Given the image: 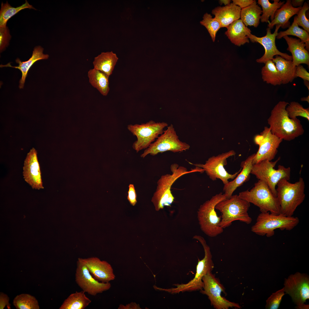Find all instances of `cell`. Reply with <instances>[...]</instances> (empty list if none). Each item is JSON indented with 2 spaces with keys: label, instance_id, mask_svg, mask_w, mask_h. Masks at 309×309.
I'll return each mask as SVG.
<instances>
[{
  "label": "cell",
  "instance_id": "6da1fadb",
  "mask_svg": "<svg viewBox=\"0 0 309 309\" xmlns=\"http://www.w3.org/2000/svg\"><path fill=\"white\" fill-rule=\"evenodd\" d=\"M288 103L280 101L271 110L268 122L272 133L278 138L290 141L302 135L304 130L300 120L290 118L286 110Z\"/></svg>",
  "mask_w": 309,
  "mask_h": 309
},
{
  "label": "cell",
  "instance_id": "7a4b0ae2",
  "mask_svg": "<svg viewBox=\"0 0 309 309\" xmlns=\"http://www.w3.org/2000/svg\"><path fill=\"white\" fill-rule=\"evenodd\" d=\"M170 169L171 174L162 175L158 180L156 189L152 198L151 201L157 211L163 209L165 206H171L175 199L171 191V188L178 179L188 173L203 172L201 168L197 167L188 171L185 167L180 166L176 163L171 165Z\"/></svg>",
  "mask_w": 309,
  "mask_h": 309
},
{
  "label": "cell",
  "instance_id": "3957f363",
  "mask_svg": "<svg viewBox=\"0 0 309 309\" xmlns=\"http://www.w3.org/2000/svg\"><path fill=\"white\" fill-rule=\"evenodd\" d=\"M276 188V196L280 208L281 213L292 216L297 207L304 201L305 183L300 177L294 183L283 179L278 182Z\"/></svg>",
  "mask_w": 309,
  "mask_h": 309
},
{
  "label": "cell",
  "instance_id": "277c9868",
  "mask_svg": "<svg viewBox=\"0 0 309 309\" xmlns=\"http://www.w3.org/2000/svg\"><path fill=\"white\" fill-rule=\"evenodd\" d=\"M250 206L249 203L237 195L220 201L215 207L221 213L219 226L224 229L237 220L247 224L251 223L252 219L248 213Z\"/></svg>",
  "mask_w": 309,
  "mask_h": 309
},
{
  "label": "cell",
  "instance_id": "5b68a950",
  "mask_svg": "<svg viewBox=\"0 0 309 309\" xmlns=\"http://www.w3.org/2000/svg\"><path fill=\"white\" fill-rule=\"evenodd\" d=\"M299 221L297 217L287 216L281 213L277 215L269 212H261L251 230L258 235L270 237L274 235L275 229L290 231L296 227Z\"/></svg>",
  "mask_w": 309,
  "mask_h": 309
},
{
  "label": "cell",
  "instance_id": "8992f818",
  "mask_svg": "<svg viewBox=\"0 0 309 309\" xmlns=\"http://www.w3.org/2000/svg\"><path fill=\"white\" fill-rule=\"evenodd\" d=\"M193 238L200 242L205 252L204 258L201 260H199L195 277L188 283L175 285L176 288L167 289L161 288V291L175 294L180 292L201 290L203 289L204 284L202 278L208 273L211 272L214 268V264L210 247L204 238L199 235H195Z\"/></svg>",
  "mask_w": 309,
  "mask_h": 309
},
{
  "label": "cell",
  "instance_id": "52a82bcc",
  "mask_svg": "<svg viewBox=\"0 0 309 309\" xmlns=\"http://www.w3.org/2000/svg\"><path fill=\"white\" fill-rule=\"evenodd\" d=\"M238 196L258 207L261 212H269L277 215L281 213L276 197L268 185L262 181L259 180L250 191L241 192Z\"/></svg>",
  "mask_w": 309,
  "mask_h": 309
},
{
  "label": "cell",
  "instance_id": "ba28073f",
  "mask_svg": "<svg viewBox=\"0 0 309 309\" xmlns=\"http://www.w3.org/2000/svg\"><path fill=\"white\" fill-rule=\"evenodd\" d=\"M226 199L225 194L220 193L205 201L198 209L197 217L200 228L208 236L215 237L223 232V229L219 225L221 216L217 215L215 207L219 202Z\"/></svg>",
  "mask_w": 309,
  "mask_h": 309
},
{
  "label": "cell",
  "instance_id": "9c48e42d",
  "mask_svg": "<svg viewBox=\"0 0 309 309\" xmlns=\"http://www.w3.org/2000/svg\"><path fill=\"white\" fill-rule=\"evenodd\" d=\"M280 159L279 157L274 161L265 160L253 164L251 173L259 180L265 183L276 196V186L278 182L283 179L289 181L290 177V167L280 165L277 169L274 168Z\"/></svg>",
  "mask_w": 309,
  "mask_h": 309
},
{
  "label": "cell",
  "instance_id": "30bf717a",
  "mask_svg": "<svg viewBox=\"0 0 309 309\" xmlns=\"http://www.w3.org/2000/svg\"><path fill=\"white\" fill-rule=\"evenodd\" d=\"M190 147L189 144L179 139L173 126L171 124L155 142L144 150L140 157L144 158L148 154L154 156L168 151L182 152L189 149Z\"/></svg>",
  "mask_w": 309,
  "mask_h": 309
},
{
  "label": "cell",
  "instance_id": "8fae6325",
  "mask_svg": "<svg viewBox=\"0 0 309 309\" xmlns=\"http://www.w3.org/2000/svg\"><path fill=\"white\" fill-rule=\"evenodd\" d=\"M165 122H156L153 120L139 124H129L127 128L137 138L132 145V148L138 152L146 149L157 139L168 126Z\"/></svg>",
  "mask_w": 309,
  "mask_h": 309
},
{
  "label": "cell",
  "instance_id": "7c38bea8",
  "mask_svg": "<svg viewBox=\"0 0 309 309\" xmlns=\"http://www.w3.org/2000/svg\"><path fill=\"white\" fill-rule=\"evenodd\" d=\"M235 154L234 151L231 150L209 158L204 164H193L196 167L201 168L212 180L214 181L219 179L225 185L229 182V179H234L241 170V167L238 171L231 174L229 173L224 167V166L227 164V159Z\"/></svg>",
  "mask_w": 309,
  "mask_h": 309
},
{
  "label": "cell",
  "instance_id": "4fadbf2b",
  "mask_svg": "<svg viewBox=\"0 0 309 309\" xmlns=\"http://www.w3.org/2000/svg\"><path fill=\"white\" fill-rule=\"evenodd\" d=\"M203 287L201 292L208 297L211 305L216 309H228L229 308H240L239 304L227 300L221 295L225 293V289L218 278L211 272L208 273L202 278Z\"/></svg>",
  "mask_w": 309,
  "mask_h": 309
},
{
  "label": "cell",
  "instance_id": "5bb4252c",
  "mask_svg": "<svg viewBox=\"0 0 309 309\" xmlns=\"http://www.w3.org/2000/svg\"><path fill=\"white\" fill-rule=\"evenodd\" d=\"M284 292L292 298L298 308L306 309L308 305L304 304L309 299V278L304 274L297 272L285 278Z\"/></svg>",
  "mask_w": 309,
  "mask_h": 309
},
{
  "label": "cell",
  "instance_id": "9a60e30c",
  "mask_svg": "<svg viewBox=\"0 0 309 309\" xmlns=\"http://www.w3.org/2000/svg\"><path fill=\"white\" fill-rule=\"evenodd\" d=\"M282 140L272 134L269 127L265 126L260 134L254 137L255 143L259 148L253 157V164L265 160L271 161L274 159Z\"/></svg>",
  "mask_w": 309,
  "mask_h": 309
},
{
  "label": "cell",
  "instance_id": "2e32d148",
  "mask_svg": "<svg viewBox=\"0 0 309 309\" xmlns=\"http://www.w3.org/2000/svg\"><path fill=\"white\" fill-rule=\"evenodd\" d=\"M75 279L82 290L93 296L108 290L111 286L109 282L103 283L95 279L81 258H79L76 262Z\"/></svg>",
  "mask_w": 309,
  "mask_h": 309
},
{
  "label": "cell",
  "instance_id": "e0dca14e",
  "mask_svg": "<svg viewBox=\"0 0 309 309\" xmlns=\"http://www.w3.org/2000/svg\"><path fill=\"white\" fill-rule=\"evenodd\" d=\"M280 27V25H276V28L273 33H272L271 29L268 27L266 29V35L262 37H258L252 34L248 36V38L252 42L258 43L264 48V54L261 58L256 60L257 62L265 64L269 60H272L274 56L276 55L280 56L286 60H292L291 56L281 52L276 46L275 40L278 30Z\"/></svg>",
  "mask_w": 309,
  "mask_h": 309
},
{
  "label": "cell",
  "instance_id": "ac0fdd59",
  "mask_svg": "<svg viewBox=\"0 0 309 309\" xmlns=\"http://www.w3.org/2000/svg\"><path fill=\"white\" fill-rule=\"evenodd\" d=\"M37 154L34 148L27 153L24 161L23 174L25 181L32 189L39 190L44 187Z\"/></svg>",
  "mask_w": 309,
  "mask_h": 309
},
{
  "label": "cell",
  "instance_id": "d6986e66",
  "mask_svg": "<svg viewBox=\"0 0 309 309\" xmlns=\"http://www.w3.org/2000/svg\"><path fill=\"white\" fill-rule=\"evenodd\" d=\"M81 259L90 273L97 280L107 283L115 279V276L112 268L107 262L101 261L97 257Z\"/></svg>",
  "mask_w": 309,
  "mask_h": 309
},
{
  "label": "cell",
  "instance_id": "ffe728a7",
  "mask_svg": "<svg viewBox=\"0 0 309 309\" xmlns=\"http://www.w3.org/2000/svg\"><path fill=\"white\" fill-rule=\"evenodd\" d=\"M255 153L249 156L242 162L241 166L242 169L234 180L224 185L223 191L227 197L230 198L237 188L248 181L250 177L253 167V160Z\"/></svg>",
  "mask_w": 309,
  "mask_h": 309
},
{
  "label": "cell",
  "instance_id": "44dd1931",
  "mask_svg": "<svg viewBox=\"0 0 309 309\" xmlns=\"http://www.w3.org/2000/svg\"><path fill=\"white\" fill-rule=\"evenodd\" d=\"M288 47L287 50L292 54L293 65L297 66L301 64L309 66V53L305 48V43L300 39H297L286 35L283 37Z\"/></svg>",
  "mask_w": 309,
  "mask_h": 309
},
{
  "label": "cell",
  "instance_id": "7402d4cb",
  "mask_svg": "<svg viewBox=\"0 0 309 309\" xmlns=\"http://www.w3.org/2000/svg\"><path fill=\"white\" fill-rule=\"evenodd\" d=\"M43 49L40 46L35 47L31 57L27 61L21 62L19 58H17L15 61L18 64L17 66H12L10 63L5 65H1V68L11 67L19 69L21 72L22 77L19 81V88L20 89L23 88L25 80L27 75L28 72L32 66L37 61L48 59L49 56L43 53Z\"/></svg>",
  "mask_w": 309,
  "mask_h": 309
},
{
  "label": "cell",
  "instance_id": "603a6c76",
  "mask_svg": "<svg viewBox=\"0 0 309 309\" xmlns=\"http://www.w3.org/2000/svg\"><path fill=\"white\" fill-rule=\"evenodd\" d=\"M241 10L238 6L231 3L224 6L215 8L211 13L220 23L221 28H227L231 23L239 19Z\"/></svg>",
  "mask_w": 309,
  "mask_h": 309
},
{
  "label": "cell",
  "instance_id": "cb8c5ba5",
  "mask_svg": "<svg viewBox=\"0 0 309 309\" xmlns=\"http://www.w3.org/2000/svg\"><path fill=\"white\" fill-rule=\"evenodd\" d=\"M227 29L225 34L233 43L240 46L249 43L248 36L251 34V31L240 19L231 23Z\"/></svg>",
  "mask_w": 309,
  "mask_h": 309
},
{
  "label": "cell",
  "instance_id": "d4e9b609",
  "mask_svg": "<svg viewBox=\"0 0 309 309\" xmlns=\"http://www.w3.org/2000/svg\"><path fill=\"white\" fill-rule=\"evenodd\" d=\"M302 7H294L291 3V0H287L285 3L276 11L273 19L268 23V27L273 29L275 25H280L283 29L290 26V19L294 15L297 14Z\"/></svg>",
  "mask_w": 309,
  "mask_h": 309
},
{
  "label": "cell",
  "instance_id": "484cf974",
  "mask_svg": "<svg viewBox=\"0 0 309 309\" xmlns=\"http://www.w3.org/2000/svg\"><path fill=\"white\" fill-rule=\"evenodd\" d=\"M275 63L282 84H286L292 82L296 78V66L292 60H286L279 55H276L272 60Z\"/></svg>",
  "mask_w": 309,
  "mask_h": 309
},
{
  "label": "cell",
  "instance_id": "4316f807",
  "mask_svg": "<svg viewBox=\"0 0 309 309\" xmlns=\"http://www.w3.org/2000/svg\"><path fill=\"white\" fill-rule=\"evenodd\" d=\"M118 58L112 51L102 52L96 57L93 62L94 68L109 76L112 73Z\"/></svg>",
  "mask_w": 309,
  "mask_h": 309
},
{
  "label": "cell",
  "instance_id": "83f0119b",
  "mask_svg": "<svg viewBox=\"0 0 309 309\" xmlns=\"http://www.w3.org/2000/svg\"><path fill=\"white\" fill-rule=\"evenodd\" d=\"M261 8L257 4L256 1L248 7L241 9L240 18L244 25L256 27L260 23Z\"/></svg>",
  "mask_w": 309,
  "mask_h": 309
},
{
  "label": "cell",
  "instance_id": "f1b7e54d",
  "mask_svg": "<svg viewBox=\"0 0 309 309\" xmlns=\"http://www.w3.org/2000/svg\"><path fill=\"white\" fill-rule=\"evenodd\" d=\"M89 82L103 96H106L110 90L109 76L94 68L90 69L88 73Z\"/></svg>",
  "mask_w": 309,
  "mask_h": 309
},
{
  "label": "cell",
  "instance_id": "f546056e",
  "mask_svg": "<svg viewBox=\"0 0 309 309\" xmlns=\"http://www.w3.org/2000/svg\"><path fill=\"white\" fill-rule=\"evenodd\" d=\"M83 290L71 294L66 299L60 309H84L91 302Z\"/></svg>",
  "mask_w": 309,
  "mask_h": 309
},
{
  "label": "cell",
  "instance_id": "4dcf8cb0",
  "mask_svg": "<svg viewBox=\"0 0 309 309\" xmlns=\"http://www.w3.org/2000/svg\"><path fill=\"white\" fill-rule=\"evenodd\" d=\"M288 35H292L298 37L306 44V49L309 50V34L307 31L300 28L298 25L296 16L294 17V21L292 25L286 31H281L278 33L276 36L278 39H280L283 37Z\"/></svg>",
  "mask_w": 309,
  "mask_h": 309
},
{
  "label": "cell",
  "instance_id": "1f68e13d",
  "mask_svg": "<svg viewBox=\"0 0 309 309\" xmlns=\"http://www.w3.org/2000/svg\"><path fill=\"white\" fill-rule=\"evenodd\" d=\"M26 8L36 9L27 0L25 3L16 7L11 6L7 1L5 3L2 2L0 11V27H6L7 23L10 18L21 10Z\"/></svg>",
  "mask_w": 309,
  "mask_h": 309
},
{
  "label": "cell",
  "instance_id": "d6a6232c",
  "mask_svg": "<svg viewBox=\"0 0 309 309\" xmlns=\"http://www.w3.org/2000/svg\"><path fill=\"white\" fill-rule=\"evenodd\" d=\"M285 3L279 0H274V2L271 3L268 0H258V3L262 7V14L260 20L262 22L269 23V18L270 17L271 21L274 19L276 11L279 9Z\"/></svg>",
  "mask_w": 309,
  "mask_h": 309
},
{
  "label": "cell",
  "instance_id": "836d02e7",
  "mask_svg": "<svg viewBox=\"0 0 309 309\" xmlns=\"http://www.w3.org/2000/svg\"><path fill=\"white\" fill-rule=\"evenodd\" d=\"M261 70L262 78L264 82L274 86L282 84L275 63L272 60L267 61Z\"/></svg>",
  "mask_w": 309,
  "mask_h": 309
},
{
  "label": "cell",
  "instance_id": "e575fe53",
  "mask_svg": "<svg viewBox=\"0 0 309 309\" xmlns=\"http://www.w3.org/2000/svg\"><path fill=\"white\" fill-rule=\"evenodd\" d=\"M13 304L17 309H39L37 300L34 296L27 294H21L16 296Z\"/></svg>",
  "mask_w": 309,
  "mask_h": 309
},
{
  "label": "cell",
  "instance_id": "d590c367",
  "mask_svg": "<svg viewBox=\"0 0 309 309\" xmlns=\"http://www.w3.org/2000/svg\"><path fill=\"white\" fill-rule=\"evenodd\" d=\"M286 110L289 117L294 119L297 117L301 116L309 120V108H304L297 102L293 101L288 104L286 107Z\"/></svg>",
  "mask_w": 309,
  "mask_h": 309
},
{
  "label": "cell",
  "instance_id": "8d00e7d4",
  "mask_svg": "<svg viewBox=\"0 0 309 309\" xmlns=\"http://www.w3.org/2000/svg\"><path fill=\"white\" fill-rule=\"evenodd\" d=\"M200 23L207 29L213 42H214L217 32L221 28L220 23L214 17L213 18L210 14L207 13L204 15L203 19Z\"/></svg>",
  "mask_w": 309,
  "mask_h": 309
},
{
  "label": "cell",
  "instance_id": "74e56055",
  "mask_svg": "<svg viewBox=\"0 0 309 309\" xmlns=\"http://www.w3.org/2000/svg\"><path fill=\"white\" fill-rule=\"evenodd\" d=\"M284 294V288L272 293L266 300V308L278 309L280 306L282 298Z\"/></svg>",
  "mask_w": 309,
  "mask_h": 309
},
{
  "label": "cell",
  "instance_id": "f35d334b",
  "mask_svg": "<svg viewBox=\"0 0 309 309\" xmlns=\"http://www.w3.org/2000/svg\"><path fill=\"white\" fill-rule=\"evenodd\" d=\"M309 9L308 4L305 2L301 9L297 14L296 19L298 26L302 27L304 29L309 33V21L306 17V13Z\"/></svg>",
  "mask_w": 309,
  "mask_h": 309
},
{
  "label": "cell",
  "instance_id": "ab89813d",
  "mask_svg": "<svg viewBox=\"0 0 309 309\" xmlns=\"http://www.w3.org/2000/svg\"><path fill=\"white\" fill-rule=\"evenodd\" d=\"M11 38L9 29L6 26L0 27V51L3 50L8 46Z\"/></svg>",
  "mask_w": 309,
  "mask_h": 309
},
{
  "label": "cell",
  "instance_id": "60d3db41",
  "mask_svg": "<svg viewBox=\"0 0 309 309\" xmlns=\"http://www.w3.org/2000/svg\"><path fill=\"white\" fill-rule=\"evenodd\" d=\"M127 199L131 205L135 206L137 202V195L133 184H130L128 185Z\"/></svg>",
  "mask_w": 309,
  "mask_h": 309
},
{
  "label": "cell",
  "instance_id": "b9f144b4",
  "mask_svg": "<svg viewBox=\"0 0 309 309\" xmlns=\"http://www.w3.org/2000/svg\"><path fill=\"white\" fill-rule=\"evenodd\" d=\"M296 78L302 79L304 82L309 81V73L301 64L296 66Z\"/></svg>",
  "mask_w": 309,
  "mask_h": 309
},
{
  "label": "cell",
  "instance_id": "7bdbcfd3",
  "mask_svg": "<svg viewBox=\"0 0 309 309\" xmlns=\"http://www.w3.org/2000/svg\"><path fill=\"white\" fill-rule=\"evenodd\" d=\"M9 298L7 295L2 292L0 294V309H3L6 306L8 309H11V304L9 303Z\"/></svg>",
  "mask_w": 309,
  "mask_h": 309
},
{
  "label": "cell",
  "instance_id": "ee69618b",
  "mask_svg": "<svg viewBox=\"0 0 309 309\" xmlns=\"http://www.w3.org/2000/svg\"><path fill=\"white\" fill-rule=\"evenodd\" d=\"M255 0H233L234 4L239 7L241 9L245 8L252 4Z\"/></svg>",
  "mask_w": 309,
  "mask_h": 309
},
{
  "label": "cell",
  "instance_id": "f6af8a7d",
  "mask_svg": "<svg viewBox=\"0 0 309 309\" xmlns=\"http://www.w3.org/2000/svg\"><path fill=\"white\" fill-rule=\"evenodd\" d=\"M118 309H141L139 304L135 302H132L126 305H119Z\"/></svg>",
  "mask_w": 309,
  "mask_h": 309
},
{
  "label": "cell",
  "instance_id": "bcb514c9",
  "mask_svg": "<svg viewBox=\"0 0 309 309\" xmlns=\"http://www.w3.org/2000/svg\"><path fill=\"white\" fill-rule=\"evenodd\" d=\"M304 0H291V4L294 7H301L304 4Z\"/></svg>",
  "mask_w": 309,
  "mask_h": 309
},
{
  "label": "cell",
  "instance_id": "7dc6e473",
  "mask_svg": "<svg viewBox=\"0 0 309 309\" xmlns=\"http://www.w3.org/2000/svg\"><path fill=\"white\" fill-rule=\"evenodd\" d=\"M219 1L220 5L223 4L225 6L230 4L231 3V1L229 0H220Z\"/></svg>",
  "mask_w": 309,
  "mask_h": 309
},
{
  "label": "cell",
  "instance_id": "c3c4849f",
  "mask_svg": "<svg viewBox=\"0 0 309 309\" xmlns=\"http://www.w3.org/2000/svg\"><path fill=\"white\" fill-rule=\"evenodd\" d=\"M301 100L302 101H306L309 103V96L306 97H302L301 98Z\"/></svg>",
  "mask_w": 309,
  "mask_h": 309
},
{
  "label": "cell",
  "instance_id": "681fc988",
  "mask_svg": "<svg viewBox=\"0 0 309 309\" xmlns=\"http://www.w3.org/2000/svg\"><path fill=\"white\" fill-rule=\"evenodd\" d=\"M304 85L307 87L309 90V81L304 82Z\"/></svg>",
  "mask_w": 309,
  "mask_h": 309
}]
</instances>
